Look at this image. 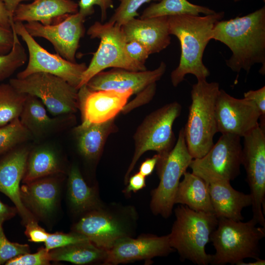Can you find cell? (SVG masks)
Segmentation results:
<instances>
[{"label": "cell", "mask_w": 265, "mask_h": 265, "mask_svg": "<svg viewBox=\"0 0 265 265\" xmlns=\"http://www.w3.org/2000/svg\"><path fill=\"white\" fill-rule=\"evenodd\" d=\"M212 39L226 45L232 52L226 63L234 72L249 73L256 63L265 73V7L242 17L220 20L212 29Z\"/></svg>", "instance_id": "obj_1"}, {"label": "cell", "mask_w": 265, "mask_h": 265, "mask_svg": "<svg viewBox=\"0 0 265 265\" xmlns=\"http://www.w3.org/2000/svg\"><path fill=\"white\" fill-rule=\"evenodd\" d=\"M223 11L200 16L183 14L168 17L169 34L177 37L181 45L178 66L171 73L173 85L177 86L187 74L197 80H206L210 72L203 63L205 49L212 39L214 25L224 17Z\"/></svg>", "instance_id": "obj_2"}, {"label": "cell", "mask_w": 265, "mask_h": 265, "mask_svg": "<svg viewBox=\"0 0 265 265\" xmlns=\"http://www.w3.org/2000/svg\"><path fill=\"white\" fill-rule=\"evenodd\" d=\"M176 219L168 234L171 247L182 259L198 265L211 264L212 255L205 250L218 218L213 212H198L181 205L175 210Z\"/></svg>", "instance_id": "obj_3"}, {"label": "cell", "mask_w": 265, "mask_h": 265, "mask_svg": "<svg viewBox=\"0 0 265 265\" xmlns=\"http://www.w3.org/2000/svg\"><path fill=\"white\" fill-rule=\"evenodd\" d=\"M219 90L218 83L206 80H197L192 86L191 103L184 131L193 159L203 157L214 144L213 137L217 132L215 103Z\"/></svg>", "instance_id": "obj_4"}, {"label": "cell", "mask_w": 265, "mask_h": 265, "mask_svg": "<svg viewBox=\"0 0 265 265\" xmlns=\"http://www.w3.org/2000/svg\"><path fill=\"white\" fill-rule=\"evenodd\" d=\"M257 224L252 218L245 222L218 218L210 237L215 250L211 264L238 265L246 258L259 259L260 242L265 236V227Z\"/></svg>", "instance_id": "obj_5"}, {"label": "cell", "mask_w": 265, "mask_h": 265, "mask_svg": "<svg viewBox=\"0 0 265 265\" xmlns=\"http://www.w3.org/2000/svg\"><path fill=\"white\" fill-rule=\"evenodd\" d=\"M181 110L182 106L177 102L166 104L149 114L138 127L133 135L134 154L125 176L126 183L144 153L154 151L162 157L173 148L175 142L173 125Z\"/></svg>", "instance_id": "obj_6"}, {"label": "cell", "mask_w": 265, "mask_h": 265, "mask_svg": "<svg viewBox=\"0 0 265 265\" xmlns=\"http://www.w3.org/2000/svg\"><path fill=\"white\" fill-rule=\"evenodd\" d=\"M192 159L182 128L173 148L165 155L159 156L156 167L159 183L152 192L151 201V208L155 214H159L164 218L171 215L180 178Z\"/></svg>", "instance_id": "obj_7"}, {"label": "cell", "mask_w": 265, "mask_h": 265, "mask_svg": "<svg viewBox=\"0 0 265 265\" xmlns=\"http://www.w3.org/2000/svg\"><path fill=\"white\" fill-rule=\"evenodd\" d=\"M87 33L91 38L100 39V43L82 74L79 88L107 68L133 71L146 70L132 60L126 53V41L120 26L109 22L105 24L96 22L89 27Z\"/></svg>", "instance_id": "obj_8"}, {"label": "cell", "mask_w": 265, "mask_h": 265, "mask_svg": "<svg viewBox=\"0 0 265 265\" xmlns=\"http://www.w3.org/2000/svg\"><path fill=\"white\" fill-rule=\"evenodd\" d=\"M9 83L19 92L38 98L53 115L73 113L79 109L78 89L56 76L36 73L11 79Z\"/></svg>", "instance_id": "obj_9"}, {"label": "cell", "mask_w": 265, "mask_h": 265, "mask_svg": "<svg viewBox=\"0 0 265 265\" xmlns=\"http://www.w3.org/2000/svg\"><path fill=\"white\" fill-rule=\"evenodd\" d=\"M11 27L26 44L29 55L26 67L16 78L23 79L34 73H45L58 77L79 89L82 74L87 68L85 63L71 62L58 53L49 52L29 34L22 22H13Z\"/></svg>", "instance_id": "obj_10"}, {"label": "cell", "mask_w": 265, "mask_h": 265, "mask_svg": "<svg viewBox=\"0 0 265 265\" xmlns=\"http://www.w3.org/2000/svg\"><path fill=\"white\" fill-rule=\"evenodd\" d=\"M242 163L252 198V219L265 227V133L260 125L243 136Z\"/></svg>", "instance_id": "obj_11"}, {"label": "cell", "mask_w": 265, "mask_h": 265, "mask_svg": "<svg viewBox=\"0 0 265 265\" xmlns=\"http://www.w3.org/2000/svg\"><path fill=\"white\" fill-rule=\"evenodd\" d=\"M242 147L240 137L222 134L207 153L193 159L189 167L199 176H211L230 182L240 174Z\"/></svg>", "instance_id": "obj_12"}, {"label": "cell", "mask_w": 265, "mask_h": 265, "mask_svg": "<svg viewBox=\"0 0 265 265\" xmlns=\"http://www.w3.org/2000/svg\"><path fill=\"white\" fill-rule=\"evenodd\" d=\"M85 18L79 12L68 15L63 20L51 25L38 22L24 24L27 31L33 37L49 41L56 53L65 59L76 62V54L80 39L85 32Z\"/></svg>", "instance_id": "obj_13"}, {"label": "cell", "mask_w": 265, "mask_h": 265, "mask_svg": "<svg viewBox=\"0 0 265 265\" xmlns=\"http://www.w3.org/2000/svg\"><path fill=\"white\" fill-rule=\"evenodd\" d=\"M261 113L255 103L231 96L220 89L215 103L217 132L243 137L259 125Z\"/></svg>", "instance_id": "obj_14"}, {"label": "cell", "mask_w": 265, "mask_h": 265, "mask_svg": "<svg viewBox=\"0 0 265 265\" xmlns=\"http://www.w3.org/2000/svg\"><path fill=\"white\" fill-rule=\"evenodd\" d=\"M132 95V90H92L83 85L78 92L81 123H100L115 118Z\"/></svg>", "instance_id": "obj_15"}, {"label": "cell", "mask_w": 265, "mask_h": 265, "mask_svg": "<svg viewBox=\"0 0 265 265\" xmlns=\"http://www.w3.org/2000/svg\"><path fill=\"white\" fill-rule=\"evenodd\" d=\"M169 235H146L137 238L123 237L106 251L104 265H118L136 260L164 256L173 250Z\"/></svg>", "instance_id": "obj_16"}, {"label": "cell", "mask_w": 265, "mask_h": 265, "mask_svg": "<svg viewBox=\"0 0 265 265\" xmlns=\"http://www.w3.org/2000/svg\"><path fill=\"white\" fill-rule=\"evenodd\" d=\"M166 64L162 61L156 69L133 71L120 68L102 71L93 76L85 84L92 90H132L138 95L150 85L159 80L166 71Z\"/></svg>", "instance_id": "obj_17"}, {"label": "cell", "mask_w": 265, "mask_h": 265, "mask_svg": "<svg viewBox=\"0 0 265 265\" xmlns=\"http://www.w3.org/2000/svg\"><path fill=\"white\" fill-rule=\"evenodd\" d=\"M73 229L106 251L110 249L119 239L128 236L124 219L102 208L89 211L75 224Z\"/></svg>", "instance_id": "obj_18"}, {"label": "cell", "mask_w": 265, "mask_h": 265, "mask_svg": "<svg viewBox=\"0 0 265 265\" xmlns=\"http://www.w3.org/2000/svg\"><path fill=\"white\" fill-rule=\"evenodd\" d=\"M29 154V151L25 148L15 149L0 161V191L14 203L26 224L35 220L22 200L20 188Z\"/></svg>", "instance_id": "obj_19"}, {"label": "cell", "mask_w": 265, "mask_h": 265, "mask_svg": "<svg viewBox=\"0 0 265 265\" xmlns=\"http://www.w3.org/2000/svg\"><path fill=\"white\" fill-rule=\"evenodd\" d=\"M207 183L213 212L219 218L242 221L243 208L251 206L250 194L235 189L230 182L211 176H199Z\"/></svg>", "instance_id": "obj_20"}, {"label": "cell", "mask_w": 265, "mask_h": 265, "mask_svg": "<svg viewBox=\"0 0 265 265\" xmlns=\"http://www.w3.org/2000/svg\"><path fill=\"white\" fill-rule=\"evenodd\" d=\"M121 27L126 42L135 40L141 43L150 54L161 52L170 44L167 16L135 18Z\"/></svg>", "instance_id": "obj_21"}, {"label": "cell", "mask_w": 265, "mask_h": 265, "mask_svg": "<svg viewBox=\"0 0 265 265\" xmlns=\"http://www.w3.org/2000/svg\"><path fill=\"white\" fill-rule=\"evenodd\" d=\"M78 11V3L73 0H33L18 6L13 13V21L38 22L51 25Z\"/></svg>", "instance_id": "obj_22"}, {"label": "cell", "mask_w": 265, "mask_h": 265, "mask_svg": "<svg viewBox=\"0 0 265 265\" xmlns=\"http://www.w3.org/2000/svg\"><path fill=\"white\" fill-rule=\"evenodd\" d=\"M20 193L26 207L39 216L45 217L52 213L55 207L59 186L53 179L41 178L23 185Z\"/></svg>", "instance_id": "obj_23"}, {"label": "cell", "mask_w": 265, "mask_h": 265, "mask_svg": "<svg viewBox=\"0 0 265 265\" xmlns=\"http://www.w3.org/2000/svg\"><path fill=\"white\" fill-rule=\"evenodd\" d=\"M115 118L100 123H82L74 129L80 154L89 160L96 159L102 153L108 136L116 131Z\"/></svg>", "instance_id": "obj_24"}, {"label": "cell", "mask_w": 265, "mask_h": 265, "mask_svg": "<svg viewBox=\"0 0 265 265\" xmlns=\"http://www.w3.org/2000/svg\"><path fill=\"white\" fill-rule=\"evenodd\" d=\"M19 118L32 136L36 138L60 129L66 121L62 118L50 117L42 102L37 97L27 94Z\"/></svg>", "instance_id": "obj_25"}, {"label": "cell", "mask_w": 265, "mask_h": 265, "mask_svg": "<svg viewBox=\"0 0 265 265\" xmlns=\"http://www.w3.org/2000/svg\"><path fill=\"white\" fill-rule=\"evenodd\" d=\"M183 176L175 194V204L185 205L195 211L214 213L208 185L205 180L186 171Z\"/></svg>", "instance_id": "obj_26"}, {"label": "cell", "mask_w": 265, "mask_h": 265, "mask_svg": "<svg viewBox=\"0 0 265 265\" xmlns=\"http://www.w3.org/2000/svg\"><path fill=\"white\" fill-rule=\"evenodd\" d=\"M68 192L70 203L78 212H89L102 208L96 190L87 185L76 165L73 166L69 172Z\"/></svg>", "instance_id": "obj_27"}, {"label": "cell", "mask_w": 265, "mask_h": 265, "mask_svg": "<svg viewBox=\"0 0 265 265\" xmlns=\"http://www.w3.org/2000/svg\"><path fill=\"white\" fill-rule=\"evenodd\" d=\"M62 172L58 157L52 149L37 148L29 154L23 182L28 183Z\"/></svg>", "instance_id": "obj_28"}, {"label": "cell", "mask_w": 265, "mask_h": 265, "mask_svg": "<svg viewBox=\"0 0 265 265\" xmlns=\"http://www.w3.org/2000/svg\"><path fill=\"white\" fill-rule=\"evenodd\" d=\"M51 261H66L76 265L104 262L106 251L90 241L71 244L49 251Z\"/></svg>", "instance_id": "obj_29"}, {"label": "cell", "mask_w": 265, "mask_h": 265, "mask_svg": "<svg viewBox=\"0 0 265 265\" xmlns=\"http://www.w3.org/2000/svg\"><path fill=\"white\" fill-rule=\"evenodd\" d=\"M215 11L207 7L192 3L187 0H161L152 3L143 11L140 19L188 14H212Z\"/></svg>", "instance_id": "obj_30"}, {"label": "cell", "mask_w": 265, "mask_h": 265, "mask_svg": "<svg viewBox=\"0 0 265 265\" xmlns=\"http://www.w3.org/2000/svg\"><path fill=\"white\" fill-rule=\"evenodd\" d=\"M26 96L9 83L0 84V127L19 118Z\"/></svg>", "instance_id": "obj_31"}, {"label": "cell", "mask_w": 265, "mask_h": 265, "mask_svg": "<svg viewBox=\"0 0 265 265\" xmlns=\"http://www.w3.org/2000/svg\"><path fill=\"white\" fill-rule=\"evenodd\" d=\"M14 41L9 52L0 53V81L10 77L27 61V56L24 47L22 45L13 27Z\"/></svg>", "instance_id": "obj_32"}, {"label": "cell", "mask_w": 265, "mask_h": 265, "mask_svg": "<svg viewBox=\"0 0 265 265\" xmlns=\"http://www.w3.org/2000/svg\"><path fill=\"white\" fill-rule=\"evenodd\" d=\"M32 136L17 118L0 127V155L12 150Z\"/></svg>", "instance_id": "obj_33"}, {"label": "cell", "mask_w": 265, "mask_h": 265, "mask_svg": "<svg viewBox=\"0 0 265 265\" xmlns=\"http://www.w3.org/2000/svg\"><path fill=\"white\" fill-rule=\"evenodd\" d=\"M120 3L108 22L122 26L139 16V8L146 3L161 0H118Z\"/></svg>", "instance_id": "obj_34"}, {"label": "cell", "mask_w": 265, "mask_h": 265, "mask_svg": "<svg viewBox=\"0 0 265 265\" xmlns=\"http://www.w3.org/2000/svg\"><path fill=\"white\" fill-rule=\"evenodd\" d=\"M3 221L0 219V265L18 256L29 253L27 244L11 242L7 239L2 228Z\"/></svg>", "instance_id": "obj_35"}, {"label": "cell", "mask_w": 265, "mask_h": 265, "mask_svg": "<svg viewBox=\"0 0 265 265\" xmlns=\"http://www.w3.org/2000/svg\"><path fill=\"white\" fill-rule=\"evenodd\" d=\"M90 241L85 236L77 232L65 234L56 232L49 234L45 242V248L48 251L71 244Z\"/></svg>", "instance_id": "obj_36"}, {"label": "cell", "mask_w": 265, "mask_h": 265, "mask_svg": "<svg viewBox=\"0 0 265 265\" xmlns=\"http://www.w3.org/2000/svg\"><path fill=\"white\" fill-rule=\"evenodd\" d=\"M51 261L49 251L40 248L34 254L27 253L14 257L6 262L7 265H46Z\"/></svg>", "instance_id": "obj_37"}, {"label": "cell", "mask_w": 265, "mask_h": 265, "mask_svg": "<svg viewBox=\"0 0 265 265\" xmlns=\"http://www.w3.org/2000/svg\"><path fill=\"white\" fill-rule=\"evenodd\" d=\"M78 12L85 18L94 13V6H99L101 12V21L103 22L107 17V10L114 7L112 0H80Z\"/></svg>", "instance_id": "obj_38"}, {"label": "cell", "mask_w": 265, "mask_h": 265, "mask_svg": "<svg viewBox=\"0 0 265 265\" xmlns=\"http://www.w3.org/2000/svg\"><path fill=\"white\" fill-rule=\"evenodd\" d=\"M125 51L132 60L146 70L145 63L150 54L143 45L135 40L130 41L126 43Z\"/></svg>", "instance_id": "obj_39"}, {"label": "cell", "mask_w": 265, "mask_h": 265, "mask_svg": "<svg viewBox=\"0 0 265 265\" xmlns=\"http://www.w3.org/2000/svg\"><path fill=\"white\" fill-rule=\"evenodd\" d=\"M25 234L28 237L29 241L36 243L45 242L49 235L35 220L26 223Z\"/></svg>", "instance_id": "obj_40"}, {"label": "cell", "mask_w": 265, "mask_h": 265, "mask_svg": "<svg viewBox=\"0 0 265 265\" xmlns=\"http://www.w3.org/2000/svg\"><path fill=\"white\" fill-rule=\"evenodd\" d=\"M244 98L253 102L259 110L261 116L260 118L265 119V86L256 90H249L243 94Z\"/></svg>", "instance_id": "obj_41"}, {"label": "cell", "mask_w": 265, "mask_h": 265, "mask_svg": "<svg viewBox=\"0 0 265 265\" xmlns=\"http://www.w3.org/2000/svg\"><path fill=\"white\" fill-rule=\"evenodd\" d=\"M13 41L14 34L12 29L0 26V53L5 54L9 52Z\"/></svg>", "instance_id": "obj_42"}, {"label": "cell", "mask_w": 265, "mask_h": 265, "mask_svg": "<svg viewBox=\"0 0 265 265\" xmlns=\"http://www.w3.org/2000/svg\"><path fill=\"white\" fill-rule=\"evenodd\" d=\"M128 185L125 190V193L135 192L144 187L146 186L145 177L139 172L135 173L128 179Z\"/></svg>", "instance_id": "obj_43"}, {"label": "cell", "mask_w": 265, "mask_h": 265, "mask_svg": "<svg viewBox=\"0 0 265 265\" xmlns=\"http://www.w3.org/2000/svg\"><path fill=\"white\" fill-rule=\"evenodd\" d=\"M159 156L157 154L152 158L146 159L141 164L139 172L145 177L152 174L157 165Z\"/></svg>", "instance_id": "obj_44"}, {"label": "cell", "mask_w": 265, "mask_h": 265, "mask_svg": "<svg viewBox=\"0 0 265 265\" xmlns=\"http://www.w3.org/2000/svg\"><path fill=\"white\" fill-rule=\"evenodd\" d=\"M13 22L4 3L0 0V26L7 29H11Z\"/></svg>", "instance_id": "obj_45"}, {"label": "cell", "mask_w": 265, "mask_h": 265, "mask_svg": "<svg viewBox=\"0 0 265 265\" xmlns=\"http://www.w3.org/2000/svg\"><path fill=\"white\" fill-rule=\"evenodd\" d=\"M17 210L9 207L0 200V219L3 221L9 219L15 215Z\"/></svg>", "instance_id": "obj_46"}, {"label": "cell", "mask_w": 265, "mask_h": 265, "mask_svg": "<svg viewBox=\"0 0 265 265\" xmlns=\"http://www.w3.org/2000/svg\"><path fill=\"white\" fill-rule=\"evenodd\" d=\"M4 3L11 19L13 20V13L18 6L23 1L33 0H2Z\"/></svg>", "instance_id": "obj_47"}, {"label": "cell", "mask_w": 265, "mask_h": 265, "mask_svg": "<svg viewBox=\"0 0 265 265\" xmlns=\"http://www.w3.org/2000/svg\"><path fill=\"white\" fill-rule=\"evenodd\" d=\"M265 260L260 258L256 259L255 262L244 263L242 262L238 265H265Z\"/></svg>", "instance_id": "obj_48"}, {"label": "cell", "mask_w": 265, "mask_h": 265, "mask_svg": "<svg viewBox=\"0 0 265 265\" xmlns=\"http://www.w3.org/2000/svg\"><path fill=\"white\" fill-rule=\"evenodd\" d=\"M235 2H238L239 1H240L241 0H234Z\"/></svg>", "instance_id": "obj_49"}]
</instances>
